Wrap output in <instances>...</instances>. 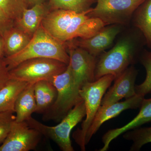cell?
I'll return each mask as SVG.
<instances>
[{"label": "cell", "mask_w": 151, "mask_h": 151, "mask_svg": "<svg viewBox=\"0 0 151 151\" xmlns=\"http://www.w3.org/2000/svg\"><path fill=\"white\" fill-rule=\"evenodd\" d=\"M42 134L32 128L26 121L14 122L5 140L0 146V151H29L35 150Z\"/></svg>", "instance_id": "obj_10"}, {"label": "cell", "mask_w": 151, "mask_h": 151, "mask_svg": "<svg viewBox=\"0 0 151 151\" xmlns=\"http://www.w3.org/2000/svg\"><path fill=\"white\" fill-rule=\"evenodd\" d=\"M141 62L145 68L147 75L143 83L135 86V91L137 95L145 97L151 93V52L145 53L141 58Z\"/></svg>", "instance_id": "obj_24"}, {"label": "cell", "mask_w": 151, "mask_h": 151, "mask_svg": "<svg viewBox=\"0 0 151 151\" xmlns=\"http://www.w3.org/2000/svg\"><path fill=\"white\" fill-rule=\"evenodd\" d=\"M4 58H0V90L5 86L10 80L9 73L5 62Z\"/></svg>", "instance_id": "obj_27"}, {"label": "cell", "mask_w": 151, "mask_h": 151, "mask_svg": "<svg viewBox=\"0 0 151 151\" xmlns=\"http://www.w3.org/2000/svg\"><path fill=\"white\" fill-rule=\"evenodd\" d=\"M86 114L85 104L82 100L77 103L56 126H46L32 117L26 122L30 127L38 130L42 135L54 141L61 150L73 151L70 139V133L85 117Z\"/></svg>", "instance_id": "obj_5"}, {"label": "cell", "mask_w": 151, "mask_h": 151, "mask_svg": "<svg viewBox=\"0 0 151 151\" xmlns=\"http://www.w3.org/2000/svg\"><path fill=\"white\" fill-rule=\"evenodd\" d=\"M32 36L14 25L3 36L5 57L21 51L30 41Z\"/></svg>", "instance_id": "obj_17"}, {"label": "cell", "mask_w": 151, "mask_h": 151, "mask_svg": "<svg viewBox=\"0 0 151 151\" xmlns=\"http://www.w3.org/2000/svg\"><path fill=\"white\" fill-rule=\"evenodd\" d=\"M137 74V69L130 66L116 77L113 86L103 96L101 105H111L136 95L135 84Z\"/></svg>", "instance_id": "obj_12"}, {"label": "cell", "mask_w": 151, "mask_h": 151, "mask_svg": "<svg viewBox=\"0 0 151 151\" xmlns=\"http://www.w3.org/2000/svg\"><path fill=\"white\" fill-rule=\"evenodd\" d=\"M14 113L11 111L0 112V145L5 140L15 121Z\"/></svg>", "instance_id": "obj_25"}, {"label": "cell", "mask_w": 151, "mask_h": 151, "mask_svg": "<svg viewBox=\"0 0 151 151\" xmlns=\"http://www.w3.org/2000/svg\"><path fill=\"white\" fill-rule=\"evenodd\" d=\"M69 57L70 65L74 84L79 89L86 83L95 81L96 57L84 49L74 45L71 40L65 42Z\"/></svg>", "instance_id": "obj_9"}, {"label": "cell", "mask_w": 151, "mask_h": 151, "mask_svg": "<svg viewBox=\"0 0 151 151\" xmlns=\"http://www.w3.org/2000/svg\"><path fill=\"white\" fill-rule=\"evenodd\" d=\"M123 134L124 139L133 142L130 151H139L144 145L151 143V127H138Z\"/></svg>", "instance_id": "obj_21"}, {"label": "cell", "mask_w": 151, "mask_h": 151, "mask_svg": "<svg viewBox=\"0 0 151 151\" xmlns=\"http://www.w3.org/2000/svg\"><path fill=\"white\" fill-rule=\"evenodd\" d=\"M14 25V21L10 19L0 8V35L3 36Z\"/></svg>", "instance_id": "obj_26"}, {"label": "cell", "mask_w": 151, "mask_h": 151, "mask_svg": "<svg viewBox=\"0 0 151 151\" xmlns=\"http://www.w3.org/2000/svg\"><path fill=\"white\" fill-rule=\"evenodd\" d=\"M135 26L140 30L151 47V0H146L137 10Z\"/></svg>", "instance_id": "obj_20"}, {"label": "cell", "mask_w": 151, "mask_h": 151, "mask_svg": "<svg viewBox=\"0 0 151 151\" xmlns=\"http://www.w3.org/2000/svg\"><path fill=\"white\" fill-rule=\"evenodd\" d=\"M57 90L51 81L41 80L34 84V94L37 104L36 113L43 114L54 103Z\"/></svg>", "instance_id": "obj_18"}, {"label": "cell", "mask_w": 151, "mask_h": 151, "mask_svg": "<svg viewBox=\"0 0 151 151\" xmlns=\"http://www.w3.org/2000/svg\"><path fill=\"white\" fill-rule=\"evenodd\" d=\"M29 6V0H0V8L14 22L21 18Z\"/></svg>", "instance_id": "obj_23"}, {"label": "cell", "mask_w": 151, "mask_h": 151, "mask_svg": "<svg viewBox=\"0 0 151 151\" xmlns=\"http://www.w3.org/2000/svg\"><path fill=\"white\" fill-rule=\"evenodd\" d=\"M96 0H50L52 10L63 9L77 13L86 12Z\"/></svg>", "instance_id": "obj_22"}, {"label": "cell", "mask_w": 151, "mask_h": 151, "mask_svg": "<svg viewBox=\"0 0 151 151\" xmlns=\"http://www.w3.org/2000/svg\"><path fill=\"white\" fill-rule=\"evenodd\" d=\"M68 65L51 58L27 60L9 71L10 78L29 83L41 80L51 81L55 76L64 72Z\"/></svg>", "instance_id": "obj_7"}, {"label": "cell", "mask_w": 151, "mask_h": 151, "mask_svg": "<svg viewBox=\"0 0 151 151\" xmlns=\"http://www.w3.org/2000/svg\"><path fill=\"white\" fill-rule=\"evenodd\" d=\"M49 12L43 3L36 4L26 9L14 25L33 36Z\"/></svg>", "instance_id": "obj_15"}, {"label": "cell", "mask_w": 151, "mask_h": 151, "mask_svg": "<svg viewBox=\"0 0 151 151\" xmlns=\"http://www.w3.org/2000/svg\"><path fill=\"white\" fill-rule=\"evenodd\" d=\"M35 83H29L17 99L14 107L16 122L27 121L32 117V113H36L37 104L34 94Z\"/></svg>", "instance_id": "obj_16"}, {"label": "cell", "mask_w": 151, "mask_h": 151, "mask_svg": "<svg viewBox=\"0 0 151 151\" xmlns=\"http://www.w3.org/2000/svg\"><path fill=\"white\" fill-rule=\"evenodd\" d=\"M144 98L145 97L136 94L122 102H117L111 105H101L86 132L85 138L86 146L103 123L119 116L125 110L140 108Z\"/></svg>", "instance_id": "obj_11"}, {"label": "cell", "mask_w": 151, "mask_h": 151, "mask_svg": "<svg viewBox=\"0 0 151 151\" xmlns=\"http://www.w3.org/2000/svg\"><path fill=\"white\" fill-rule=\"evenodd\" d=\"M37 58H51L66 64L70 61L65 42L53 37L41 25L24 49L16 54L4 57V59L10 70L23 61Z\"/></svg>", "instance_id": "obj_2"}, {"label": "cell", "mask_w": 151, "mask_h": 151, "mask_svg": "<svg viewBox=\"0 0 151 151\" xmlns=\"http://www.w3.org/2000/svg\"><path fill=\"white\" fill-rule=\"evenodd\" d=\"M29 83L10 79L0 90V112H14L15 105L19 95Z\"/></svg>", "instance_id": "obj_19"}, {"label": "cell", "mask_w": 151, "mask_h": 151, "mask_svg": "<svg viewBox=\"0 0 151 151\" xmlns=\"http://www.w3.org/2000/svg\"><path fill=\"white\" fill-rule=\"evenodd\" d=\"M30 6H32L36 4H42L43 3L45 0H29Z\"/></svg>", "instance_id": "obj_29"}, {"label": "cell", "mask_w": 151, "mask_h": 151, "mask_svg": "<svg viewBox=\"0 0 151 151\" xmlns=\"http://www.w3.org/2000/svg\"><path fill=\"white\" fill-rule=\"evenodd\" d=\"M57 90L56 100L43 113V119L59 122L77 103L82 100L79 89L73 82L70 65L66 70L55 76L51 81Z\"/></svg>", "instance_id": "obj_4"}, {"label": "cell", "mask_w": 151, "mask_h": 151, "mask_svg": "<svg viewBox=\"0 0 151 151\" xmlns=\"http://www.w3.org/2000/svg\"><path fill=\"white\" fill-rule=\"evenodd\" d=\"M140 108L139 112L131 122L123 127L109 130L105 133L102 138L103 146L99 151L108 150L111 142L120 135L151 122V98H144Z\"/></svg>", "instance_id": "obj_14"}, {"label": "cell", "mask_w": 151, "mask_h": 151, "mask_svg": "<svg viewBox=\"0 0 151 151\" xmlns=\"http://www.w3.org/2000/svg\"><path fill=\"white\" fill-rule=\"evenodd\" d=\"M92 8L82 13L63 9L52 10L45 17L41 26L49 34L62 42L93 36L106 25L100 19L90 17Z\"/></svg>", "instance_id": "obj_1"}, {"label": "cell", "mask_w": 151, "mask_h": 151, "mask_svg": "<svg viewBox=\"0 0 151 151\" xmlns=\"http://www.w3.org/2000/svg\"><path fill=\"white\" fill-rule=\"evenodd\" d=\"M4 57V40H3L2 36L0 35V58H3Z\"/></svg>", "instance_id": "obj_28"}, {"label": "cell", "mask_w": 151, "mask_h": 151, "mask_svg": "<svg viewBox=\"0 0 151 151\" xmlns=\"http://www.w3.org/2000/svg\"><path fill=\"white\" fill-rule=\"evenodd\" d=\"M136 52V44L133 39L125 37L120 40L97 62L95 80L108 74L118 77L134 62Z\"/></svg>", "instance_id": "obj_6"}, {"label": "cell", "mask_w": 151, "mask_h": 151, "mask_svg": "<svg viewBox=\"0 0 151 151\" xmlns=\"http://www.w3.org/2000/svg\"><path fill=\"white\" fill-rule=\"evenodd\" d=\"M146 0H96L97 5L88 13L105 24H124Z\"/></svg>", "instance_id": "obj_8"}, {"label": "cell", "mask_w": 151, "mask_h": 151, "mask_svg": "<svg viewBox=\"0 0 151 151\" xmlns=\"http://www.w3.org/2000/svg\"><path fill=\"white\" fill-rule=\"evenodd\" d=\"M115 78V76L111 74L105 75L93 82L84 84L79 89V94L86 108V118L80 129L74 132L72 137L81 151L86 150L85 138L86 132L101 106L103 96Z\"/></svg>", "instance_id": "obj_3"}, {"label": "cell", "mask_w": 151, "mask_h": 151, "mask_svg": "<svg viewBox=\"0 0 151 151\" xmlns=\"http://www.w3.org/2000/svg\"><path fill=\"white\" fill-rule=\"evenodd\" d=\"M121 29V25L113 24L105 27L91 37L70 40L74 45L84 49L96 57L111 46Z\"/></svg>", "instance_id": "obj_13"}]
</instances>
